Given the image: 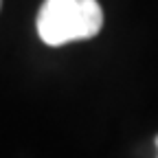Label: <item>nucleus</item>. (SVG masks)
<instances>
[{
	"instance_id": "1",
	"label": "nucleus",
	"mask_w": 158,
	"mask_h": 158,
	"mask_svg": "<svg viewBox=\"0 0 158 158\" xmlns=\"http://www.w3.org/2000/svg\"><path fill=\"white\" fill-rule=\"evenodd\" d=\"M101 27L103 11L97 0H44L37 13V35L48 46L90 40Z\"/></svg>"
},
{
	"instance_id": "2",
	"label": "nucleus",
	"mask_w": 158,
	"mask_h": 158,
	"mask_svg": "<svg viewBox=\"0 0 158 158\" xmlns=\"http://www.w3.org/2000/svg\"><path fill=\"white\" fill-rule=\"evenodd\" d=\"M156 147H158V136H156Z\"/></svg>"
},
{
	"instance_id": "3",
	"label": "nucleus",
	"mask_w": 158,
	"mask_h": 158,
	"mask_svg": "<svg viewBox=\"0 0 158 158\" xmlns=\"http://www.w3.org/2000/svg\"><path fill=\"white\" fill-rule=\"evenodd\" d=\"M0 5H2V0H0Z\"/></svg>"
}]
</instances>
